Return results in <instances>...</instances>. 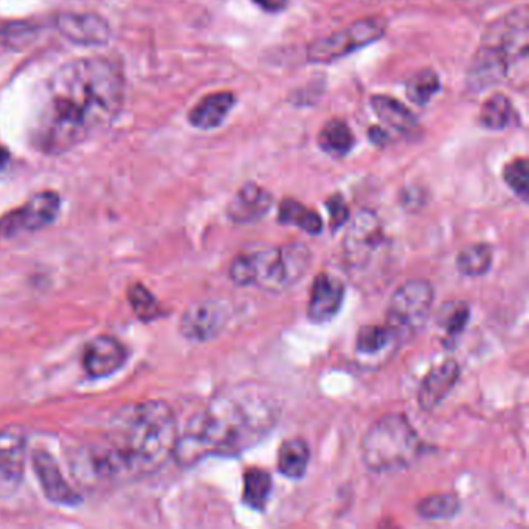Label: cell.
<instances>
[{
  "label": "cell",
  "mask_w": 529,
  "mask_h": 529,
  "mask_svg": "<svg viewBox=\"0 0 529 529\" xmlns=\"http://www.w3.org/2000/svg\"><path fill=\"white\" fill-rule=\"evenodd\" d=\"M256 5L261 6L264 12L279 13L285 10L289 0H253Z\"/></svg>",
  "instance_id": "33"
},
{
  "label": "cell",
  "mask_w": 529,
  "mask_h": 529,
  "mask_svg": "<svg viewBox=\"0 0 529 529\" xmlns=\"http://www.w3.org/2000/svg\"><path fill=\"white\" fill-rule=\"evenodd\" d=\"M31 465L42 492L52 503L75 507L81 501V497L76 492V489L65 480L63 469L53 455L42 448L35 450L31 455Z\"/></svg>",
  "instance_id": "12"
},
{
  "label": "cell",
  "mask_w": 529,
  "mask_h": 529,
  "mask_svg": "<svg viewBox=\"0 0 529 529\" xmlns=\"http://www.w3.org/2000/svg\"><path fill=\"white\" fill-rule=\"evenodd\" d=\"M516 120V111L511 99L503 93H495L491 98L486 99L482 112H480V123L484 128L492 131H500L512 124Z\"/></svg>",
  "instance_id": "24"
},
{
  "label": "cell",
  "mask_w": 529,
  "mask_h": 529,
  "mask_svg": "<svg viewBox=\"0 0 529 529\" xmlns=\"http://www.w3.org/2000/svg\"><path fill=\"white\" fill-rule=\"evenodd\" d=\"M230 308L221 300H202L186 309L181 319L183 337L205 344L221 336L230 321Z\"/></svg>",
  "instance_id": "10"
},
{
  "label": "cell",
  "mask_w": 529,
  "mask_h": 529,
  "mask_svg": "<svg viewBox=\"0 0 529 529\" xmlns=\"http://www.w3.org/2000/svg\"><path fill=\"white\" fill-rule=\"evenodd\" d=\"M278 221L286 226H295L309 235H320L323 221L320 215L294 199H285L278 209Z\"/></svg>",
  "instance_id": "21"
},
{
  "label": "cell",
  "mask_w": 529,
  "mask_h": 529,
  "mask_svg": "<svg viewBox=\"0 0 529 529\" xmlns=\"http://www.w3.org/2000/svg\"><path fill=\"white\" fill-rule=\"evenodd\" d=\"M311 251L303 243L266 247L241 253L230 266V278L238 286H256L262 291L289 289L308 272Z\"/></svg>",
  "instance_id": "4"
},
{
  "label": "cell",
  "mask_w": 529,
  "mask_h": 529,
  "mask_svg": "<svg viewBox=\"0 0 529 529\" xmlns=\"http://www.w3.org/2000/svg\"><path fill=\"white\" fill-rule=\"evenodd\" d=\"M126 82L120 64L105 56L61 65L42 86L30 123V141L47 156H61L115 122Z\"/></svg>",
  "instance_id": "1"
},
{
  "label": "cell",
  "mask_w": 529,
  "mask_h": 529,
  "mask_svg": "<svg viewBox=\"0 0 529 529\" xmlns=\"http://www.w3.org/2000/svg\"><path fill=\"white\" fill-rule=\"evenodd\" d=\"M177 439V419L166 402H139L114 416L103 441L78 455L76 465L90 482L146 477L175 456Z\"/></svg>",
  "instance_id": "2"
},
{
  "label": "cell",
  "mask_w": 529,
  "mask_h": 529,
  "mask_svg": "<svg viewBox=\"0 0 529 529\" xmlns=\"http://www.w3.org/2000/svg\"><path fill=\"white\" fill-rule=\"evenodd\" d=\"M128 300L134 314L141 321H152L162 315V308L158 304V298L146 289L141 283H134L129 287Z\"/></svg>",
  "instance_id": "30"
},
{
  "label": "cell",
  "mask_w": 529,
  "mask_h": 529,
  "mask_svg": "<svg viewBox=\"0 0 529 529\" xmlns=\"http://www.w3.org/2000/svg\"><path fill=\"white\" fill-rule=\"evenodd\" d=\"M370 135H371L372 141H376V143H379V145H382L384 141L388 140V135H387V132L379 128L371 129V131H370Z\"/></svg>",
  "instance_id": "34"
},
{
  "label": "cell",
  "mask_w": 529,
  "mask_h": 529,
  "mask_svg": "<svg viewBox=\"0 0 529 529\" xmlns=\"http://www.w3.org/2000/svg\"><path fill=\"white\" fill-rule=\"evenodd\" d=\"M441 89L437 73L431 69L421 70L407 82V97L414 105L424 106Z\"/></svg>",
  "instance_id": "29"
},
{
  "label": "cell",
  "mask_w": 529,
  "mask_h": 529,
  "mask_svg": "<svg viewBox=\"0 0 529 529\" xmlns=\"http://www.w3.org/2000/svg\"><path fill=\"white\" fill-rule=\"evenodd\" d=\"M6 158H8V154H6L4 149H0V168H4V165L6 163Z\"/></svg>",
  "instance_id": "35"
},
{
  "label": "cell",
  "mask_w": 529,
  "mask_h": 529,
  "mask_svg": "<svg viewBox=\"0 0 529 529\" xmlns=\"http://www.w3.org/2000/svg\"><path fill=\"white\" fill-rule=\"evenodd\" d=\"M272 492V477L268 471L251 467L244 474L243 501L255 511H264Z\"/></svg>",
  "instance_id": "22"
},
{
  "label": "cell",
  "mask_w": 529,
  "mask_h": 529,
  "mask_svg": "<svg viewBox=\"0 0 529 529\" xmlns=\"http://www.w3.org/2000/svg\"><path fill=\"white\" fill-rule=\"evenodd\" d=\"M326 209L329 213V227L332 232H337L338 228L344 227L349 219L348 205L340 194H334L326 201Z\"/></svg>",
  "instance_id": "32"
},
{
  "label": "cell",
  "mask_w": 529,
  "mask_h": 529,
  "mask_svg": "<svg viewBox=\"0 0 529 529\" xmlns=\"http://www.w3.org/2000/svg\"><path fill=\"white\" fill-rule=\"evenodd\" d=\"M311 450L302 438L286 439L278 450V471L291 480H300L308 471Z\"/></svg>",
  "instance_id": "20"
},
{
  "label": "cell",
  "mask_w": 529,
  "mask_h": 529,
  "mask_svg": "<svg viewBox=\"0 0 529 529\" xmlns=\"http://www.w3.org/2000/svg\"><path fill=\"white\" fill-rule=\"evenodd\" d=\"M128 361L126 346L112 336H98L84 351V370L93 379L109 378Z\"/></svg>",
  "instance_id": "14"
},
{
  "label": "cell",
  "mask_w": 529,
  "mask_h": 529,
  "mask_svg": "<svg viewBox=\"0 0 529 529\" xmlns=\"http://www.w3.org/2000/svg\"><path fill=\"white\" fill-rule=\"evenodd\" d=\"M319 143L328 154L342 158L353 149L354 135L346 123L342 120H331L321 129Z\"/></svg>",
  "instance_id": "25"
},
{
  "label": "cell",
  "mask_w": 529,
  "mask_h": 529,
  "mask_svg": "<svg viewBox=\"0 0 529 529\" xmlns=\"http://www.w3.org/2000/svg\"><path fill=\"white\" fill-rule=\"evenodd\" d=\"M471 317L469 304L465 302H450L444 304V308L438 312L437 323L441 328L446 337H458L465 329Z\"/></svg>",
  "instance_id": "28"
},
{
  "label": "cell",
  "mask_w": 529,
  "mask_h": 529,
  "mask_svg": "<svg viewBox=\"0 0 529 529\" xmlns=\"http://www.w3.org/2000/svg\"><path fill=\"white\" fill-rule=\"evenodd\" d=\"M345 298V285L342 279L321 272L317 275L311 287L308 315L315 323H325L334 319L342 308Z\"/></svg>",
  "instance_id": "15"
},
{
  "label": "cell",
  "mask_w": 529,
  "mask_h": 529,
  "mask_svg": "<svg viewBox=\"0 0 529 529\" xmlns=\"http://www.w3.org/2000/svg\"><path fill=\"white\" fill-rule=\"evenodd\" d=\"M371 107L382 123L388 124L397 132L404 135L416 134L419 128L418 118L407 106L402 105L401 101L387 95H374L371 98Z\"/></svg>",
  "instance_id": "19"
},
{
  "label": "cell",
  "mask_w": 529,
  "mask_h": 529,
  "mask_svg": "<svg viewBox=\"0 0 529 529\" xmlns=\"http://www.w3.org/2000/svg\"><path fill=\"white\" fill-rule=\"evenodd\" d=\"M399 340L388 323L385 325L362 326L355 338V349L359 354L378 355Z\"/></svg>",
  "instance_id": "23"
},
{
  "label": "cell",
  "mask_w": 529,
  "mask_h": 529,
  "mask_svg": "<svg viewBox=\"0 0 529 529\" xmlns=\"http://www.w3.org/2000/svg\"><path fill=\"white\" fill-rule=\"evenodd\" d=\"M61 198L58 192H41L18 209L0 216V238H16L25 233L39 232L58 218Z\"/></svg>",
  "instance_id": "9"
},
{
  "label": "cell",
  "mask_w": 529,
  "mask_h": 529,
  "mask_svg": "<svg viewBox=\"0 0 529 529\" xmlns=\"http://www.w3.org/2000/svg\"><path fill=\"white\" fill-rule=\"evenodd\" d=\"M460 509V499H458V495L452 494V492L429 495L419 501L418 507H416L419 516L427 518V520L454 518Z\"/></svg>",
  "instance_id": "27"
},
{
  "label": "cell",
  "mask_w": 529,
  "mask_h": 529,
  "mask_svg": "<svg viewBox=\"0 0 529 529\" xmlns=\"http://www.w3.org/2000/svg\"><path fill=\"white\" fill-rule=\"evenodd\" d=\"M274 397L244 384L216 396L179 435L175 456L190 467L209 455H239L268 437L278 422Z\"/></svg>",
  "instance_id": "3"
},
{
  "label": "cell",
  "mask_w": 529,
  "mask_h": 529,
  "mask_svg": "<svg viewBox=\"0 0 529 529\" xmlns=\"http://www.w3.org/2000/svg\"><path fill=\"white\" fill-rule=\"evenodd\" d=\"M388 244L384 227L371 209H362L348 226L344 238L345 261L354 270H365Z\"/></svg>",
  "instance_id": "8"
},
{
  "label": "cell",
  "mask_w": 529,
  "mask_h": 529,
  "mask_svg": "<svg viewBox=\"0 0 529 529\" xmlns=\"http://www.w3.org/2000/svg\"><path fill=\"white\" fill-rule=\"evenodd\" d=\"M387 31L384 18L361 19L351 23L346 29L336 31L332 35L320 38L308 47V59L315 64H328L337 59L345 58L351 53L370 46L372 42L382 39Z\"/></svg>",
  "instance_id": "7"
},
{
  "label": "cell",
  "mask_w": 529,
  "mask_h": 529,
  "mask_svg": "<svg viewBox=\"0 0 529 529\" xmlns=\"http://www.w3.org/2000/svg\"><path fill=\"white\" fill-rule=\"evenodd\" d=\"M56 29L78 46H105L111 39V25L93 13H63L56 18Z\"/></svg>",
  "instance_id": "13"
},
{
  "label": "cell",
  "mask_w": 529,
  "mask_h": 529,
  "mask_svg": "<svg viewBox=\"0 0 529 529\" xmlns=\"http://www.w3.org/2000/svg\"><path fill=\"white\" fill-rule=\"evenodd\" d=\"M503 179L518 198L526 201L529 194V169L526 158H517L503 171Z\"/></svg>",
  "instance_id": "31"
},
{
  "label": "cell",
  "mask_w": 529,
  "mask_h": 529,
  "mask_svg": "<svg viewBox=\"0 0 529 529\" xmlns=\"http://www.w3.org/2000/svg\"><path fill=\"white\" fill-rule=\"evenodd\" d=\"M435 300L433 286L425 279H410L396 289L388 303L387 323L397 338L418 332L429 319Z\"/></svg>",
  "instance_id": "6"
},
{
  "label": "cell",
  "mask_w": 529,
  "mask_h": 529,
  "mask_svg": "<svg viewBox=\"0 0 529 529\" xmlns=\"http://www.w3.org/2000/svg\"><path fill=\"white\" fill-rule=\"evenodd\" d=\"M27 460V431L21 425L0 431V495L13 494L22 482Z\"/></svg>",
  "instance_id": "11"
},
{
  "label": "cell",
  "mask_w": 529,
  "mask_h": 529,
  "mask_svg": "<svg viewBox=\"0 0 529 529\" xmlns=\"http://www.w3.org/2000/svg\"><path fill=\"white\" fill-rule=\"evenodd\" d=\"M422 442L404 414H387L378 419L362 438V461L376 474L407 469L418 460Z\"/></svg>",
  "instance_id": "5"
},
{
  "label": "cell",
  "mask_w": 529,
  "mask_h": 529,
  "mask_svg": "<svg viewBox=\"0 0 529 529\" xmlns=\"http://www.w3.org/2000/svg\"><path fill=\"white\" fill-rule=\"evenodd\" d=\"M274 198L262 186L245 183L228 204L227 215L233 222L249 224L261 219L272 207Z\"/></svg>",
  "instance_id": "17"
},
{
  "label": "cell",
  "mask_w": 529,
  "mask_h": 529,
  "mask_svg": "<svg viewBox=\"0 0 529 529\" xmlns=\"http://www.w3.org/2000/svg\"><path fill=\"white\" fill-rule=\"evenodd\" d=\"M494 252L489 244H472L458 253L456 266L465 277H483L492 266Z\"/></svg>",
  "instance_id": "26"
},
{
  "label": "cell",
  "mask_w": 529,
  "mask_h": 529,
  "mask_svg": "<svg viewBox=\"0 0 529 529\" xmlns=\"http://www.w3.org/2000/svg\"><path fill=\"white\" fill-rule=\"evenodd\" d=\"M233 106L235 95L232 92L209 93L192 107L188 114V120L194 128L215 129L227 118Z\"/></svg>",
  "instance_id": "18"
},
{
  "label": "cell",
  "mask_w": 529,
  "mask_h": 529,
  "mask_svg": "<svg viewBox=\"0 0 529 529\" xmlns=\"http://www.w3.org/2000/svg\"><path fill=\"white\" fill-rule=\"evenodd\" d=\"M460 379V365L454 359L439 362L425 374L418 391L421 408L433 410L441 404Z\"/></svg>",
  "instance_id": "16"
}]
</instances>
